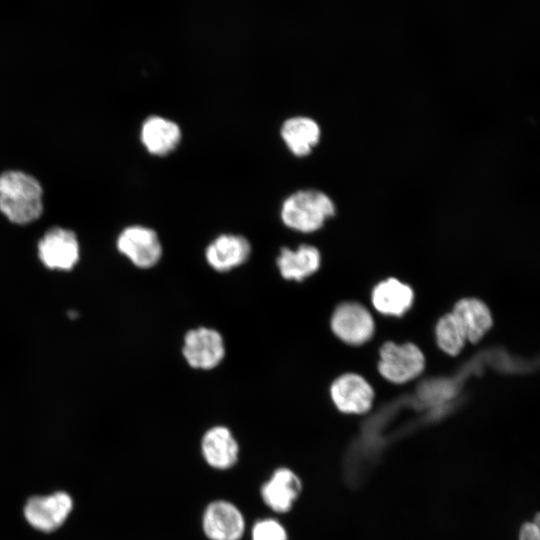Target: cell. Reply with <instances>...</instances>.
<instances>
[{"mask_svg":"<svg viewBox=\"0 0 540 540\" xmlns=\"http://www.w3.org/2000/svg\"><path fill=\"white\" fill-rule=\"evenodd\" d=\"M43 188L36 177L21 170L0 174V211L19 225L37 220L43 213Z\"/></svg>","mask_w":540,"mask_h":540,"instance_id":"obj_1","label":"cell"},{"mask_svg":"<svg viewBox=\"0 0 540 540\" xmlns=\"http://www.w3.org/2000/svg\"><path fill=\"white\" fill-rule=\"evenodd\" d=\"M335 214V205L325 193L309 189L287 197L281 207L283 223L296 231L309 233L320 229Z\"/></svg>","mask_w":540,"mask_h":540,"instance_id":"obj_2","label":"cell"},{"mask_svg":"<svg viewBox=\"0 0 540 540\" xmlns=\"http://www.w3.org/2000/svg\"><path fill=\"white\" fill-rule=\"evenodd\" d=\"M72 509L73 499L70 494L57 490L30 496L23 505L22 513L32 529L49 534L63 526Z\"/></svg>","mask_w":540,"mask_h":540,"instance_id":"obj_3","label":"cell"},{"mask_svg":"<svg viewBox=\"0 0 540 540\" xmlns=\"http://www.w3.org/2000/svg\"><path fill=\"white\" fill-rule=\"evenodd\" d=\"M379 374L394 384H404L418 377L425 369V356L414 343L387 341L379 349Z\"/></svg>","mask_w":540,"mask_h":540,"instance_id":"obj_4","label":"cell"},{"mask_svg":"<svg viewBox=\"0 0 540 540\" xmlns=\"http://www.w3.org/2000/svg\"><path fill=\"white\" fill-rule=\"evenodd\" d=\"M333 334L349 345L368 342L375 332V321L370 311L361 303L349 301L339 304L330 320Z\"/></svg>","mask_w":540,"mask_h":540,"instance_id":"obj_5","label":"cell"},{"mask_svg":"<svg viewBox=\"0 0 540 540\" xmlns=\"http://www.w3.org/2000/svg\"><path fill=\"white\" fill-rule=\"evenodd\" d=\"M38 256L49 269H72L79 259V244L75 233L62 227L49 229L38 243Z\"/></svg>","mask_w":540,"mask_h":540,"instance_id":"obj_6","label":"cell"},{"mask_svg":"<svg viewBox=\"0 0 540 540\" xmlns=\"http://www.w3.org/2000/svg\"><path fill=\"white\" fill-rule=\"evenodd\" d=\"M117 248L139 268L154 266L162 255L157 233L140 225L126 227L118 236Z\"/></svg>","mask_w":540,"mask_h":540,"instance_id":"obj_7","label":"cell"},{"mask_svg":"<svg viewBox=\"0 0 540 540\" xmlns=\"http://www.w3.org/2000/svg\"><path fill=\"white\" fill-rule=\"evenodd\" d=\"M182 351L191 367L212 369L222 361L225 347L218 331L200 327L186 333Z\"/></svg>","mask_w":540,"mask_h":540,"instance_id":"obj_8","label":"cell"},{"mask_svg":"<svg viewBox=\"0 0 540 540\" xmlns=\"http://www.w3.org/2000/svg\"><path fill=\"white\" fill-rule=\"evenodd\" d=\"M330 396L340 412L363 414L372 406L374 391L363 376L356 373H345L331 384Z\"/></svg>","mask_w":540,"mask_h":540,"instance_id":"obj_9","label":"cell"},{"mask_svg":"<svg viewBox=\"0 0 540 540\" xmlns=\"http://www.w3.org/2000/svg\"><path fill=\"white\" fill-rule=\"evenodd\" d=\"M202 528L210 540H240L245 530V520L233 503L216 500L205 508Z\"/></svg>","mask_w":540,"mask_h":540,"instance_id":"obj_10","label":"cell"},{"mask_svg":"<svg viewBox=\"0 0 540 540\" xmlns=\"http://www.w3.org/2000/svg\"><path fill=\"white\" fill-rule=\"evenodd\" d=\"M302 483L298 475L289 468L276 469L262 485L263 502L277 513L289 512L300 496Z\"/></svg>","mask_w":540,"mask_h":540,"instance_id":"obj_11","label":"cell"},{"mask_svg":"<svg viewBox=\"0 0 540 540\" xmlns=\"http://www.w3.org/2000/svg\"><path fill=\"white\" fill-rule=\"evenodd\" d=\"M201 452L209 466L227 470L238 461L239 445L227 427L214 426L204 433L201 439Z\"/></svg>","mask_w":540,"mask_h":540,"instance_id":"obj_12","label":"cell"},{"mask_svg":"<svg viewBox=\"0 0 540 540\" xmlns=\"http://www.w3.org/2000/svg\"><path fill=\"white\" fill-rule=\"evenodd\" d=\"M413 301L411 286L394 277L377 283L371 293L374 309L385 316L401 317L412 307Z\"/></svg>","mask_w":540,"mask_h":540,"instance_id":"obj_13","label":"cell"},{"mask_svg":"<svg viewBox=\"0 0 540 540\" xmlns=\"http://www.w3.org/2000/svg\"><path fill=\"white\" fill-rule=\"evenodd\" d=\"M251 246L239 235L223 234L207 247L208 264L219 272L229 271L243 264L250 256Z\"/></svg>","mask_w":540,"mask_h":540,"instance_id":"obj_14","label":"cell"},{"mask_svg":"<svg viewBox=\"0 0 540 540\" xmlns=\"http://www.w3.org/2000/svg\"><path fill=\"white\" fill-rule=\"evenodd\" d=\"M452 314L461 325L467 341L477 343L491 329L493 318L488 306L480 299L466 297L458 300Z\"/></svg>","mask_w":540,"mask_h":540,"instance_id":"obj_15","label":"cell"},{"mask_svg":"<svg viewBox=\"0 0 540 540\" xmlns=\"http://www.w3.org/2000/svg\"><path fill=\"white\" fill-rule=\"evenodd\" d=\"M140 138L148 152L155 155H165L179 144L181 130L174 121L153 115L143 122Z\"/></svg>","mask_w":540,"mask_h":540,"instance_id":"obj_16","label":"cell"},{"mask_svg":"<svg viewBox=\"0 0 540 540\" xmlns=\"http://www.w3.org/2000/svg\"><path fill=\"white\" fill-rule=\"evenodd\" d=\"M319 250L311 245H300L296 250L281 249L277 265L283 278L302 281L314 274L320 267Z\"/></svg>","mask_w":540,"mask_h":540,"instance_id":"obj_17","label":"cell"},{"mask_svg":"<svg viewBox=\"0 0 540 540\" xmlns=\"http://www.w3.org/2000/svg\"><path fill=\"white\" fill-rule=\"evenodd\" d=\"M320 127L312 118L295 116L284 121L281 137L290 151L297 156L310 153L320 139Z\"/></svg>","mask_w":540,"mask_h":540,"instance_id":"obj_18","label":"cell"},{"mask_svg":"<svg viewBox=\"0 0 540 540\" xmlns=\"http://www.w3.org/2000/svg\"><path fill=\"white\" fill-rule=\"evenodd\" d=\"M436 344L449 356H457L467 341L465 333L452 312L441 316L435 326Z\"/></svg>","mask_w":540,"mask_h":540,"instance_id":"obj_19","label":"cell"},{"mask_svg":"<svg viewBox=\"0 0 540 540\" xmlns=\"http://www.w3.org/2000/svg\"><path fill=\"white\" fill-rule=\"evenodd\" d=\"M252 540H288L285 527L275 519L266 518L257 521L251 534Z\"/></svg>","mask_w":540,"mask_h":540,"instance_id":"obj_20","label":"cell"},{"mask_svg":"<svg viewBox=\"0 0 540 540\" xmlns=\"http://www.w3.org/2000/svg\"><path fill=\"white\" fill-rule=\"evenodd\" d=\"M539 538L537 523H527L521 528L519 540H539Z\"/></svg>","mask_w":540,"mask_h":540,"instance_id":"obj_21","label":"cell"}]
</instances>
